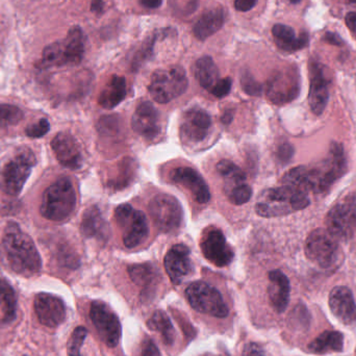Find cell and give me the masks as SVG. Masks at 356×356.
Instances as JSON below:
<instances>
[{
    "label": "cell",
    "instance_id": "1",
    "mask_svg": "<svg viewBox=\"0 0 356 356\" xmlns=\"http://www.w3.org/2000/svg\"><path fill=\"white\" fill-rule=\"evenodd\" d=\"M2 251L8 267L15 273L31 277L41 271L42 259L35 243L15 222L6 224Z\"/></svg>",
    "mask_w": 356,
    "mask_h": 356
},
{
    "label": "cell",
    "instance_id": "2",
    "mask_svg": "<svg viewBox=\"0 0 356 356\" xmlns=\"http://www.w3.org/2000/svg\"><path fill=\"white\" fill-rule=\"evenodd\" d=\"M309 205V195L282 186L269 188L261 194L255 211L261 217L275 218L302 211Z\"/></svg>",
    "mask_w": 356,
    "mask_h": 356
},
{
    "label": "cell",
    "instance_id": "3",
    "mask_svg": "<svg viewBox=\"0 0 356 356\" xmlns=\"http://www.w3.org/2000/svg\"><path fill=\"white\" fill-rule=\"evenodd\" d=\"M347 171L346 154L342 144L332 142L324 160L307 167L309 188L315 194L327 192Z\"/></svg>",
    "mask_w": 356,
    "mask_h": 356
},
{
    "label": "cell",
    "instance_id": "4",
    "mask_svg": "<svg viewBox=\"0 0 356 356\" xmlns=\"http://www.w3.org/2000/svg\"><path fill=\"white\" fill-rule=\"evenodd\" d=\"M75 207L76 193L72 181L68 177H62L46 188L40 213L50 221L62 222L72 215Z\"/></svg>",
    "mask_w": 356,
    "mask_h": 356
},
{
    "label": "cell",
    "instance_id": "5",
    "mask_svg": "<svg viewBox=\"0 0 356 356\" xmlns=\"http://www.w3.org/2000/svg\"><path fill=\"white\" fill-rule=\"evenodd\" d=\"M35 164V154L29 148H21L0 172L1 190L10 196H18Z\"/></svg>",
    "mask_w": 356,
    "mask_h": 356
},
{
    "label": "cell",
    "instance_id": "6",
    "mask_svg": "<svg viewBox=\"0 0 356 356\" xmlns=\"http://www.w3.org/2000/svg\"><path fill=\"white\" fill-rule=\"evenodd\" d=\"M188 81L184 68L171 66L159 69L152 74L148 91L159 104H168L181 96L188 89Z\"/></svg>",
    "mask_w": 356,
    "mask_h": 356
},
{
    "label": "cell",
    "instance_id": "7",
    "mask_svg": "<svg viewBox=\"0 0 356 356\" xmlns=\"http://www.w3.org/2000/svg\"><path fill=\"white\" fill-rule=\"evenodd\" d=\"M186 297L191 307L198 313L216 318H226L229 313L221 293L207 282L191 284L186 288Z\"/></svg>",
    "mask_w": 356,
    "mask_h": 356
},
{
    "label": "cell",
    "instance_id": "8",
    "mask_svg": "<svg viewBox=\"0 0 356 356\" xmlns=\"http://www.w3.org/2000/svg\"><path fill=\"white\" fill-rule=\"evenodd\" d=\"M300 93V74L296 66H288L272 73L266 86V95L274 104H290Z\"/></svg>",
    "mask_w": 356,
    "mask_h": 356
},
{
    "label": "cell",
    "instance_id": "9",
    "mask_svg": "<svg viewBox=\"0 0 356 356\" xmlns=\"http://www.w3.org/2000/svg\"><path fill=\"white\" fill-rule=\"evenodd\" d=\"M117 225L122 230L123 243L127 248H136L147 238L149 226L143 211L134 209L129 203L115 211Z\"/></svg>",
    "mask_w": 356,
    "mask_h": 356
},
{
    "label": "cell",
    "instance_id": "10",
    "mask_svg": "<svg viewBox=\"0 0 356 356\" xmlns=\"http://www.w3.org/2000/svg\"><path fill=\"white\" fill-rule=\"evenodd\" d=\"M148 209L156 227L165 234L177 232L184 221L181 204L171 195H156L150 201Z\"/></svg>",
    "mask_w": 356,
    "mask_h": 356
},
{
    "label": "cell",
    "instance_id": "11",
    "mask_svg": "<svg viewBox=\"0 0 356 356\" xmlns=\"http://www.w3.org/2000/svg\"><path fill=\"white\" fill-rule=\"evenodd\" d=\"M327 230L338 240H348L356 232V193L339 201L326 216Z\"/></svg>",
    "mask_w": 356,
    "mask_h": 356
},
{
    "label": "cell",
    "instance_id": "12",
    "mask_svg": "<svg viewBox=\"0 0 356 356\" xmlns=\"http://www.w3.org/2000/svg\"><path fill=\"white\" fill-rule=\"evenodd\" d=\"M305 255L323 269L332 267L339 255V240L327 229L317 228L307 236Z\"/></svg>",
    "mask_w": 356,
    "mask_h": 356
},
{
    "label": "cell",
    "instance_id": "13",
    "mask_svg": "<svg viewBox=\"0 0 356 356\" xmlns=\"http://www.w3.org/2000/svg\"><path fill=\"white\" fill-rule=\"evenodd\" d=\"M217 171L223 177V188L230 203L242 205L252 196V188L246 184V175L232 161L223 160L217 164Z\"/></svg>",
    "mask_w": 356,
    "mask_h": 356
},
{
    "label": "cell",
    "instance_id": "14",
    "mask_svg": "<svg viewBox=\"0 0 356 356\" xmlns=\"http://www.w3.org/2000/svg\"><path fill=\"white\" fill-rule=\"evenodd\" d=\"M90 318L102 342L110 348L116 347L121 338V324L111 307L102 301H93L90 307Z\"/></svg>",
    "mask_w": 356,
    "mask_h": 356
},
{
    "label": "cell",
    "instance_id": "15",
    "mask_svg": "<svg viewBox=\"0 0 356 356\" xmlns=\"http://www.w3.org/2000/svg\"><path fill=\"white\" fill-rule=\"evenodd\" d=\"M200 249L203 257L216 267H226L234 257V250L219 228L209 227L203 232Z\"/></svg>",
    "mask_w": 356,
    "mask_h": 356
},
{
    "label": "cell",
    "instance_id": "16",
    "mask_svg": "<svg viewBox=\"0 0 356 356\" xmlns=\"http://www.w3.org/2000/svg\"><path fill=\"white\" fill-rule=\"evenodd\" d=\"M211 127V118L209 113L198 108H191L184 113L180 121V139L188 145L202 143L209 135Z\"/></svg>",
    "mask_w": 356,
    "mask_h": 356
},
{
    "label": "cell",
    "instance_id": "17",
    "mask_svg": "<svg viewBox=\"0 0 356 356\" xmlns=\"http://www.w3.org/2000/svg\"><path fill=\"white\" fill-rule=\"evenodd\" d=\"M330 99V79L321 63L314 60L309 64V102L314 114L321 115Z\"/></svg>",
    "mask_w": 356,
    "mask_h": 356
},
{
    "label": "cell",
    "instance_id": "18",
    "mask_svg": "<svg viewBox=\"0 0 356 356\" xmlns=\"http://www.w3.org/2000/svg\"><path fill=\"white\" fill-rule=\"evenodd\" d=\"M33 309L40 323L48 328L58 327L66 319V305L56 295L48 293L35 295Z\"/></svg>",
    "mask_w": 356,
    "mask_h": 356
},
{
    "label": "cell",
    "instance_id": "19",
    "mask_svg": "<svg viewBox=\"0 0 356 356\" xmlns=\"http://www.w3.org/2000/svg\"><path fill=\"white\" fill-rule=\"evenodd\" d=\"M173 184L184 186L199 204H207L211 199V192L200 173L190 167H178L171 172Z\"/></svg>",
    "mask_w": 356,
    "mask_h": 356
},
{
    "label": "cell",
    "instance_id": "20",
    "mask_svg": "<svg viewBox=\"0 0 356 356\" xmlns=\"http://www.w3.org/2000/svg\"><path fill=\"white\" fill-rule=\"evenodd\" d=\"M51 148L56 160L62 166L71 170H79L83 166L81 147L70 134H58L51 141Z\"/></svg>",
    "mask_w": 356,
    "mask_h": 356
},
{
    "label": "cell",
    "instance_id": "21",
    "mask_svg": "<svg viewBox=\"0 0 356 356\" xmlns=\"http://www.w3.org/2000/svg\"><path fill=\"white\" fill-rule=\"evenodd\" d=\"M332 315L344 325H353L356 322V303L353 291L344 286L332 289L328 298Z\"/></svg>",
    "mask_w": 356,
    "mask_h": 356
},
{
    "label": "cell",
    "instance_id": "22",
    "mask_svg": "<svg viewBox=\"0 0 356 356\" xmlns=\"http://www.w3.org/2000/svg\"><path fill=\"white\" fill-rule=\"evenodd\" d=\"M131 127L138 135L154 139L161 133L160 113L149 102H142L136 108L131 119Z\"/></svg>",
    "mask_w": 356,
    "mask_h": 356
},
{
    "label": "cell",
    "instance_id": "23",
    "mask_svg": "<svg viewBox=\"0 0 356 356\" xmlns=\"http://www.w3.org/2000/svg\"><path fill=\"white\" fill-rule=\"evenodd\" d=\"M190 249L184 244L171 247L165 257L164 266L167 274L173 284H181L186 276L190 275L193 267L190 259Z\"/></svg>",
    "mask_w": 356,
    "mask_h": 356
},
{
    "label": "cell",
    "instance_id": "24",
    "mask_svg": "<svg viewBox=\"0 0 356 356\" xmlns=\"http://www.w3.org/2000/svg\"><path fill=\"white\" fill-rule=\"evenodd\" d=\"M269 282L268 295L272 307L277 313H284L290 302V280L280 270H273L269 273Z\"/></svg>",
    "mask_w": 356,
    "mask_h": 356
},
{
    "label": "cell",
    "instance_id": "25",
    "mask_svg": "<svg viewBox=\"0 0 356 356\" xmlns=\"http://www.w3.org/2000/svg\"><path fill=\"white\" fill-rule=\"evenodd\" d=\"M81 232L83 236L106 241L110 234V228L98 207L93 205L86 209L81 219Z\"/></svg>",
    "mask_w": 356,
    "mask_h": 356
},
{
    "label": "cell",
    "instance_id": "26",
    "mask_svg": "<svg viewBox=\"0 0 356 356\" xmlns=\"http://www.w3.org/2000/svg\"><path fill=\"white\" fill-rule=\"evenodd\" d=\"M272 35L277 47L286 52L298 51L309 44V35L307 33H302L297 37L295 29L289 25H274Z\"/></svg>",
    "mask_w": 356,
    "mask_h": 356
},
{
    "label": "cell",
    "instance_id": "27",
    "mask_svg": "<svg viewBox=\"0 0 356 356\" xmlns=\"http://www.w3.org/2000/svg\"><path fill=\"white\" fill-rule=\"evenodd\" d=\"M224 21H225V13L223 8H209L196 21L193 33L197 39L205 41L220 31V29L223 26Z\"/></svg>",
    "mask_w": 356,
    "mask_h": 356
},
{
    "label": "cell",
    "instance_id": "28",
    "mask_svg": "<svg viewBox=\"0 0 356 356\" xmlns=\"http://www.w3.org/2000/svg\"><path fill=\"white\" fill-rule=\"evenodd\" d=\"M127 94V81L124 77L113 75L102 89L98 97V104L106 110H113L124 100Z\"/></svg>",
    "mask_w": 356,
    "mask_h": 356
},
{
    "label": "cell",
    "instance_id": "29",
    "mask_svg": "<svg viewBox=\"0 0 356 356\" xmlns=\"http://www.w3.org/2000/svg\"><path fill=\"white\" fill-rule=\"evenodd\" d=\"M343 348H344V336L342 332H336V330H326L322 332L307 346L309 353L317 355L342 353Z\"/></svg>",
    "mask_w": 356,
    "mask_h": 356
},
{
    "label": "cell",
    "instance_id": "30",
    "mask_svg": "<svg viewBox=\"0 0 356 356\" xmlns=\"http://www.w3.org/2000/svg\"><path fill=\"white\" fill-rule=\"evenodd\" d=\"M63 44L66 56V64L71 66L79 65L83 60L85 54V38L81 27L76 25L71 27Z\"/></svg>",
    "mask_w": 356,
    "mask_h": 356
},
{
    "label": "cell",
    "instance_id": "31",
    "mask_svg": "<svg viewBox=\"0 0 356 356\" xmlns=\"http://www.w3.org/2000/svg\"><path fill=\"white\" fill-rule=\"evenodd\" d=\"M194 75L199 85L211 92L216 83L220 81L219 69L211 56H205L196 60Z\"/></svg>",
    "mask_w": 356,
    "mask_h": 356
},
{
    "label": "cell",
    "instance_id": "32",
    "mask_svg": "<svg viewBox=\"0 0 356 356\" xmlns=\"http://www.w3.org/2000/svg\"><path fill=\"white\" fill-rule=\"evenodd\" d=\"M129 274L131 280L142 289L145 295L154 290V286L158 282V272L150 264L131 266L129 268Z\"/></svg>",
    "mask_w": 356,
    "mask_h": 356
},
{
    "label": "cell",
    "instance_id": "33",
    "mask_svg": "<svg viewBox=\"0 0 356 356\" xmlns=\"http://www.w3.org/2000/svg\"><path fill=\"white\" fill-rule=\"evenodd\" d=\"M147 327L154 332H158L162 337L165 344L172 346L177 339V332L170 321L169 316L164 311H156L147 321Z\"/></svg>",
    "mask_w": 356,
    "mask_h": 356
},
{
    "label": "cell",
    "instance_id": "34",
    "mask_svg": "<svg viewBox=\"0 0 356 356\" xmlns=\"http://www.w3.org/2000/svg\"><path fill=\"white\" fill-rule=\"evenodd\" d=\"M0 307L3 319L2 323L8 324L16 319L17 297L13 286L3 278H0Z\"/></svg>",
    "mask_w": 356,
    "mask_h": 356
},
{
    "label": "cell",
    "instance_id": "35",
    "mask_svg": "<svg viewBox=\"0 0 356 356\" xmlns=\"http://www.w3.org/2000/svg\"><path fill=\"white\" fill-rule=\"evenodd\" d=\"M66 56H65L64 44L62 42H54L44 48L42 52V60L39 67L42 69L50 67L66 66Z\"/></svg>",
    "mask_w": 356,
    "mask_h": 356
},
{
    "label": "cell",
    "instance_id": "36",
    "mask_svg": "<svg viewBox=\"0 0 356 356\" xmlns=\"http://www.w3.org/2000/svg\"><path fill=\"white\" fill-rule=\"evenodd\" d=\"M135 161L129 158L124 159L119 164L118 169H117V175H115V178L111 179L108 186L111 188H125V186H129L131 180L135 177Z\"/></svg>",
    "mask_w": 356,
    "mask_h": 356
},
{
    "label": "cell",
    "instance_id": "37",
    "mask_svg": "<svg viewBox=\"0 0 356 356\" xmlns=\"http://www.w3.org/2000/svg\"><path fill=\"white\" fill-rule=\"evenodd\" d=\"M22 111L13 104H0V127H13L22 120Z\"/></svg>",
    "mask_w": 356,
    "mask_h": 356
},
{
    "label": "cell",
    "instance_id": "38",
    "mask_svg": "<svg viewBox=\"0 0 356 356\" xmlns=\"http://www.w3.org/2000/svg\"><path fill=\"white\" fill-rule=\"evenodd\" d=\"M87 330L83 326H79L73 330L67 344V353L69 356H81V349L87 338Z\"/></svg>",
    "mask_w": 356,
    "mask_h": 356
},
{
    "label": "cell",
    "instance_id": "39",
    "mask_svg": "<svg viewBox=\"0 0 356 356\" xmlns=\"http://www.w3.org/2000/svg\"><path fill=\"white\" fill-rule=\"evenodd\" d=\"M241 86H242L243 90L251 96L261 95V90H263L261 83H257L248 71H243L242 75H241Z\"/></svg>",
    "mask_w": 356,
    "mask_h": 356
},
{
    "label": "cell",
    "instance_id": "40",
    "mask_svg": "<svg viewBox=\"0 0 356 356\" xmlns=\"http://www.w3.org/2000/svg\"><path fill=\"white\" fill-rule=\"evenodd\" d=\"M50 124L47 119H41L35 124L29 125L25 129L27 137L31 139H39L44 137L49 131Z\"/></svg>",
    "mask_w": 356,
    "mask_h": 356
},
{
    "label": "cell",
    "instance_id": "41",
    "mask_svg": "<svg viewBox=\"0 0 356 356\" xmlns=\"http://www.w3.org/2000/svg\"><path fill=\"white\" fill-rule=\"evenodd\" d=\"M156 35H152V38L147 40L144 43L143 47L141 48L137 56H136L135 60H134V67L138 68L142 63L145 62L149 56H152V49H154V44L156 42Z\"/></svg>",
    "mask_w": 356,
    "mask_h": 356
},
{
    "label": "cell",
    "instance_id": "42",
    "mask_svg": "<svg viewBox=\"0 0 356 356\" xmlns=\"http://www.w3.org/2000/svg\"><path fill=\"white\" fill-rule=\"evenodd\" d=\"M198 0H171L172 8L177 14L190 15L196 10Z\"/></svg>",
    "mask_w": 356,
    "mask_h": 356
},
{
    "label": "cell",
    "instance_id": "43",
    "mask_svg": "<svg viewBox=\"0 0 356 356\" xmlns=\"http://www.w3.org/2000/svg\"><path fill=\"white\" fill-rule=\"evenodd\" d=\"M232 81L230 77H224V79H220L215 87L211 89L209 93L213 94L215 97L223 98L229 94L230 90H232Z\"/></svg>",
    "mask_w": 356,
    "mask_h": 356
},
{
    "label": "cell",
    "instance_id": "44",
    "mask_svg": "<svg viewBox=\"0 0 356 356\" xmlns=\"http://www.w3.org/2000/svg\"><path fill=\"white\" fill-rule=\"evenodd\" d=\"M140 356H161L158 347L148 337H145L143 342H142L141 355Z\"/></svg>",
    "mask_w": 356,
    "mask_h": 356
},
{
    "label": "cell",
    "instance_id": "45",
    "mask_svg": "<svg viewBox=\"0 0 356 356\" xmlns=\"http://www.w3.org/2000/svg\"><path fill=\"white\" fill-rule=\"evenodd\" d=\"M242 356H269L265 349L257 343H248L243 349Z\"/></svg>",
    "mask_w": 356,
    "mask_h": 356
},
{
    "label": "cell",
    "instance_id": "46",
    "mask_svg": "<svg viewBox=\"0 0 356 356\" xmlns=\"http://www.w3.org/2000/svg\"><path fill=\"white\" fill-rule=\"evenodd\" d=\"M278 159L282 162H288L293 156V147L291 144H280L277 150Z\"/></svg>",
    "mask_w": 356,
    "mask_h": 356
},
{
    "label": "cell",
    "instance_id": "47",
    "mask_svg": "<svg viewBox=\"0 0 356 356\" xmlns=\"http://www.w3.org/2000/svg\"><path fill=\"white\" fill-rule=\"evenodd\" d=\"M257 2L255 0H234V8L238 12H248L254 8Z\"/></svg>",
    "mask_w": 356,
    "mask_h": 356
},
{
    "label": "cell",
    "instance_id": "48",
    "mask_svg": "<svg viewBox=\"0 0 356 356\" xmlns=\"http://www.w3.org/2000/svg\"><path fill=\"white\" fill-rule=\"evenodd\" d=\"M323 40L326 43L334 46H343L345 44L342 38H341L338 33H332V31H327V33L324 35Z\"/></svg>",
    "mask_w": 356,
    "mask_h": 356
},
{
    "label": "cell",
    "instance_id": "49",
    "mask_svg": "<svg viewBox=\"0 0 356 356\" xmlns=\"http://www.w3.org/2000/svg\"><path fill=\"white\" fill-rule=\"evenodd\" d=\"M345 22H346L347 27L350 29L351 33L356 38V12H350L346 15L345 18Z\"/></svg>",
    "mask_w": 356,
    "mask_h": 356
},
{
    "label": "cell",
    "instance_id": "50",
    "mask_svg": "<svg viewBox=\"0 0 356 356\" xmlns=\"http://www.w3.org/2000/svg\"><path fill=\"white\" fill-rule=\"evenodd\" d=\"M91 10L95 14H102L104 10V0H92Z\"/></svg>",
    "mask_w": 356,
    "mask_h": 356
},
{
    "label": "cell",
    "instance_id": "51",
    "mask_svg": "<svg viewBox=\"0 0 356 356\" xmlns=\"http://www.w3.org/2000/svg\"><path fill=\"white\" fill-rule=\"evenodd\" d=\"M142 6L147 8H158L162 6L163 0H140Z\"/></svg>",
    "mask_w": 356,
    "mask_h": 356
},
{
    "label": "cell",
    "instance_id": "52",
    "mask_svg": "<svg viewBox=\"0 0 356 356\" xmlns=\"http://www.w3.org/2000/svg\"><path fill=\"white\" fill-rule=\"evenodd\" d=\"M302 1V0H291V2H292L293 4H297L299 3V2Z\"/></svg>",
    "mask_w": 356,
    "mask_h": 356
},
{
    "label": "cell",
    "instance_id": "53",
    "mask_svg": "<svg viewBox=\"0 0 356 356\" xmlns=\"http://www.w3.org/2000/svg\"><path fill=\"white\" fill-rule=\"evenodd\" d=\"M347 2H348V3H350V4H355L356 0H347Z\"/></svg>",
    "mask_w": 356,
    "mask_h": 356
},
{
    "label": "cell",
    "instance_id": "54",
    "mask_svg": "<svg viewBox=\"0 0 356 356\" xmlns=\"http://www.w3.org/2000/svg\"><path fill=\"white\" fill-rule=\"evenodd\" d=\"M255 1H257V0H255Z\"/></svg>",
    "mask_w": 356,
    "mask_h": 356
},
{
    "label": "cell",
    "instance_id": "55",
    "mask_svg": "<svg viewBox=\"0 0 356 356\" xmlns=\"http://www.w3.org/2000/svg\"><path fill=\"white\" fill-rule=\"evenodd\" d=\"M23 356H26V355H23Z\"/></svg>",
    "mask_w": 356,
    "mask_h": 356
}]
</instances>
